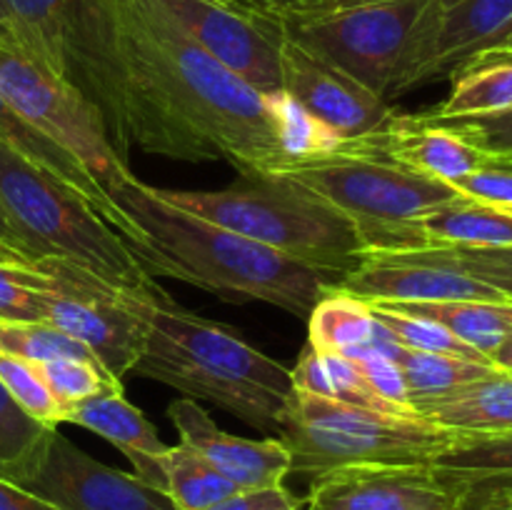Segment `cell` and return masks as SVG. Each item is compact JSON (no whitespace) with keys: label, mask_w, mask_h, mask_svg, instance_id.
<instances>
[{"label":"cell","mask_w":512,"mask_h":510,"mask_svg":"<svg viewBox=\"0 0 512 510\" xmlns=\"http://www.w3.org/2000/svg\"><path fill=\"white\" fill-rule=\"evenodd\" d=\"M273 510H300V508H273Z\"/></svg>","instance_id":"f907efd6"},{"label":"cell","mask_w":512,"mask_h":510,"mask_svg":"<svg viewBox=\"0 0 512 510\" xmlns=\"http://www.w3.org/2000/svg\"><path fill=\"white\" fill-rule=\"evenodd\" d=\"M510 213H512V208H510Z\"/></svg>","instance_id":"816d5d0a"},{"label":"cell","mask_w":512,"mask_h":510,"mask_svg":"<svg viewBox=\"0 0 512 510\" xmlns=\"http://www.w3.org/2000/svg\"><path fill=\"white\" fill-rule=\"evenodd\" d=\"M215 3L230 5V8H238V10H248V13H265L255 0H215Z\"/></svg>","instance_id":"7dc6e473"},{"label":"cell","mask_w":512,"mask_h":510,"mask_svg":"<svg viewBox=\"0 0 512 510\" xmlns=\"http://www.w3.org/2000/svg\"><path fill=\"white\" fill-rule=\"evenodd\" d=\"M110 198L150 243L145 268L210 290L220 298L263 300L308 318L313 305L338 288L343 273L308 265L168 203L158 188L125 173Z\"/></svg>","instance_id":"6da1fadb"},{"label":"cell","mask_w":512,"mask_h":510,"mask_svg":"<svg viewBox=\"0 0 512 510\" xmlns=\"http://www.w3.org/2000/svg\"><path fill=\"white\" fill-rule=\"evenodd\" d=\"M0 258L5 260H28V263H35L33 255L25 250V245L20 243V238L15 235V230L10 228L8 218L0 210Z\"/></svg>","instance_id":"ee69618b"},{"label":"cell","mask_w":512,"mask_h":510,"mask_svg":"<svg viewBox=\"0 0 512 510\" xmlns=\"http://www.w3.org/2000/svg\"><path fill=\"white\" fill-rule=\"evenodd\" d=\"M0 95L35 130L80 160L108 195L130 170L93 105L30 55L8 25H0Z\"/></svg>","instance_id":"9c48e42d"},{"label":"cell","mask_w":512,"mask_h":510,"mask_svg":"<svg viewBox=\"0 0 512 510\" xmlns=\"http://www.w3.org/2000/svg\"><path fill=\"white\" fill-rule=\"evenodd\" d=\"M453 188L468 198L480 203L495 205V208H512V158L490 155L478 170L465 178L455 180Z\"/></svg>","instance_id":"74e56055"},{"label":"cell","mask_w":512,"mask_h":510,"mask_svg":"<svg viewBox=\"0 0 512 510\" xmlns=\"http://www.w3.org/2000/svg\"><path fill=\"white\" fill-rule=\"evenodd\" d=\"M305 510H460V490L430 465H365L320 475Z\"/></svg>","instance_id":"9a60e30c"},{"label":"cell","mask_w":512,"mask_h":510,"mask_svg":"<svg viewBox=\"0 0 512 510\" xmlns=\"http://www.w3.org/2000/svg\"><path fill=\"white\" fill-rule=\"evenodd\" d=\"M375 308L420 315L445 325L463 343L490 360L512 335V300H445V303H370Z\"/></svg>","instance_id":"603a6c76"},{"label":"cell","mask_w":512,"mask_h":510,"mask_svg":"<svg viewBox=\"0 0 512 510\" xmlns=\"http://www.w3.org/2000/svg\"><path fill=\"white\" fill-rule=\"evenodd\" d=\"M445 260L458 265L473 278L493 285L512 300V245L500 248H463V245H435Z\"/></svg>","instance_id":"8d00e7d4"},{"label":"cell","mask_w":512,"mask_h":510,"mask_svg":"<svg viewBox=\"0 0 512 510\" xmlns=\"http://www.w3.org/2000/svg\"><path fill=\"white\" fill-rule=\"evenodd\" d=\"M430 468L445 480L512 478V430L505 433H455L435 455Z\"/></svg>","instance_id":"f546056e"},{"label":"cell","mask_w":512,"mask_h":510,"mask_svg":"<svg viewBox=\"0 0 512 510\" xmlns=\"http://www.w3.org/2000/svg\"><path fill=\"white\" fill-rule=\"evenodd\" d=\"M263 103L275 145L283 153L285 165L333 155L348 143L333 128H328L323 120L308 113L288 90L280 88L275 93H265Z\"/></svg>","instance_id":"484cf974"},{"label":"cell","mask_w":512,"mask_h":510,"mask_svg":"<svg viewBox=\"0 0 512 510\" xmlns=\"http://www.w3.org/2000/svg\"><path fill=\"white\" fill-rule=\"evenodd\" d=\"M48 383L50 393L58 400L60 410L78 400L95 398V395L123 393V383L115 380L100 363L88 360H55V363L38 365Z\"/></svg>","instance_id":"e575fe53"},{"label":"cell","mask_w":512,"mask_h":510,"mask_svg":"<svg viewBox=\"0 0 512 510\" xmlns=\"http://www.w3.org/2000/svg\"><path fill=\"white\" fill-rule=\"evenodd\" d=\"M0 140H3L5 145H10L13 150H18V153L23 155V158H28L30 163L40 165V168L48 170L50 175L63 180V183L68 185V188H73L80 198L88 200L95 208V213H98L110 228H115L125 240H128L135 258L143 265L148 263L150 243L143 235V230H140L138 225L120 210V205L95 183V178L88 173V168H85L80 160H75L73 155H70L68 150L60 148L58 143L45 138L40 130H35L23 115H18L8 103H5L3 95H0Z\"/></svg>","instance_id":"ac0fdd59"},{"label":"cell","mask_w":512,"mask_h":510,"mask_svg":"<svg viewBox=\"0 0 512 510\" xmlns=\"http://www.w3.org/2000/svg\"><path fill=\"white\" fill-rule=\"evenodd\" d=\"M505 45H508V48H512V35H510L508 40H505Z\"/></svg>","instance_id":"681fc988"},{"label":"cell","mask_w":512,"mask_h":510,"mask_svg":"<svg viewBox=\"0 0 512 510\" xmlns=\"http://www.w3.org/2000/svg\"><path fill=\"white\" fill-rule=\"evenodd\" d=\"M278 438L290 450V475L315 480L365 465H430L455 430L418 413H378L295 390Z\"/></svg>","instance_id":"52a82bcc"},{"label":"cell","mask_w":512,"mask_h":510,"mask_svg":"<svg viewBox=\"0 0 512 510\" xmlns=\"http://www.w3.org/2000/svg\"><path fill=\"white\" fill-rule=\"evenodd\" d=\"M0 353L15 355L35 365L55 363V360L98 363V358L80 340L70 338L68 333L45 320H33V323L0 320Z\"/></svg>","instance_id":"1f68e13d"},{"label":"cell","mask_w":512,"mask_h":510,"mask_svg":"<svg viewBox=\"0 0 512 510\" xmlns=\"http://www.w3.org/2000/svg\"><path fill=\"white\" fill-rule=\"evenodd\" d=\"M413 410L455 433H505L512 430V373L495 370L450 393L415 400Z\"/></svg>","instance_id":"44dd1931"},{"label":"cell","mask_w":512,"mask_h":510,"mask_svg":"<svg viewBox=\"0 0 512 510\" xmlns=\"http://www.w3.org/2000/svg\"><path fill=\"white\" fill-rule=\"evenodd\" d=\"M440 123H445L450 130L463 135L468 143H473L483 153L512 158V110L495 115H478V118H448L440 120Z\"/></svg>","instance_id":"f35d334b"},{"label":"cell","mask_w":512,"mask_h":510,"mask_svg":"<svg viewBox=\"0 0 512 510\" xmlns=\"http://www.w3.org/2000/svg\"><path fill=\"white\" fill-rule=\"evenodd\" d=\"M300 500L290 493L285 485H273V488L258 490H240L230 498L220 500L218 505L208 510H273V508H300Z\"/></svg>","instance_id":"b9f144b4"},{"label":"cell","mask_w":512,"mask_h":510,"mask_svg":"<svg viewBox=\"0 0 512 510\" xmlns=\"http://www.w3.org/2000/svg\"><path fill=\"white\" fill-rule=\"evenodd\" d=\"M0 210L35 260L65 258L120 288L153 283L128 240L73 188L0 140Z\"/></svg>","instance_id":"8992f818"},{"label":"cell","mask_w":512,"mask_h":510,"mask_svg":"<svg viewBox=\"0 0 512 510\" xmlns=\"http://www.w3.org/2000/svg\"><path fill=\"white\" fill-rule=\"evenodd\" d=\"M430 0H323L275 10L288 40L388 100Z\"/></svg>","instance_id":"ba28073f"},{"label":"cell","mask_w":512,"mask_h":510,"mask_svg":"<svg viewBox=\"0 0 512 510\" xmlns=\"http://www.w3.org/2000/svg\"><path fill=\"white\" fill-rule=\"evenodd\" d=\"M0 385L8 390L10 398L40 423L58 428L60 425V405L55 395L50 393L43 373L35 363H28L15 355L0 353Z\"/></svg>","instance_id":"d590c367"},{"label":"cell","mask_w":512,"mask_h":510,"mask_svg":"<svg viewBox=\"0 0 512 510\" xmlns=\"http://www.w3.org/2000/svg\"><path fill=\"white\" fill-rule=\"evenodd\" d=\"M283 90H288L308 113L323 120L340 138L355 140L378 133L393 118L388 100L365 85L308 53L283 35L280 45Z\"/></svg>","instance_id":"2e32d148"},{"label":"cell","mask_w":512,"mask_h":510,"mask_svg":"<svg viewBox=\"0 0 512 510\" xmlns=\"http://www.w3.org/2000/svg\"><path fill=\"white\" fill-rule=\"evenodd\" d=\"M265 13H275V10H288V8H303V5L323 3V0H255Z\"/></svg>","instance_id":"bcb514c9"},{"label":"cell","mask_w":512,"mask_h":510,"mask_svg":"<svg viewBox=\"0 0 512 510\" xmlns=\"http://www.w3.org/2000/svg\"><path fill=\"white\" fill-rule=\"evenodd\" d=\"M168 418L180 433V443L190 445L213 468L240 490H258L283 485L290 475V450L280 438L248 440L230 435L198 405V400L180 398L168 405Z\"/></svg>","instance_id":"e0dca14e"},{"label":"cell","mask_w":512,"mask_h":510,"mask_svg":"<svg viewBox=\"0 0 512 510\" xmlns=\"http://www.w3.org/2000/svg\"><path fill=\"white\" fill-rule=\"evenodd\" d=\"M512 35V0H430L428 13L390 95L450 78L475 53Z\"/></svg>","instance_id":"7c38bea8"},{"label":"cell","mask_w":512,"mask_h":510,"mask_svg":"<svg viewBox=\"0 0 512 510\" xmlns=\"http://www.w3.org/2000/svg\"><path fill=\"white\" fill-rule=\"evenodd\" d=\"M375 315L370 303L330 288L308 315V345L320 353H345L373 335Z\"/></svg>","instance_id":"83f0119b"},{"label":"cell","mask_w":512,"mask_h":510,"mask_svg":"<svg viewBox=\"0 0 512 510\" xmlns=\"http://www.w3.org/2000/svg\"><path fill=\"white\" fill-rule=\"evenodd\" d=\"M398 365L403 368L405 383H408L410 403L450 393L460 385L473 383V380H480L498 370L490 363H475V360L455 358V355L418 353V350L405 348L398 355Z\"/></svg>","instance_id":"4dcf8cb0"},{"label":"cell","mask_w":512,"mask_h":510,"mask_svg":"<svg viewBox=\"0 0 512 510\" xmlns=\"http://www.w3.org/2000/svg\"><path fill=\"white\" fill-rule=\"evenodd\" d=\"M170 18L218 63L260 95L283 88V30L270 13H248L215 0H158Z\"/></svg>","instance_id":"8fae6325"},{"label":"cell","mask_w":512,"mask_h":510,"mask_svg":"<svg viewBox=\"0 0 512 510\" xmlns=\"http://www.w3.org/2000/svg\"><path fill=\"white\" fill-rule=\"evenodd\" d=\"M23 488L58 510H178L165 490L98 463L60 430L50 435L38 473Z\"/></svg>","instance_id":"4fadbf2b"},{"label":"cell","mask_w":512,"mask_h":510,"mask_svg":"<svg viewBox=\"0 0 512 510\" xmlns=\"http://www.w3.org/2000/svg\"><path fill=\"white\" fill-rule=\"evenodd\" d=\"M0 510H58L20 485L0 480Z\"/></svg>","instance_id":"7bdbcfd3"},{"label":"cell","mask_w":512,"mask_h":510,"mask_svg":"<svg viewBox=\"0 0 512 510\" xmlns=\"http://www.w3.org/2000/svg\"><path fill=\"white\" fill-rule=\"evenodd\" d=\"M55 430L30 418L0 385V480L23 488L38 473Z\"/></svg>","instance_id":"4316f807"},{"label":"cell","mask_w":512,"mask_h":510,"mask_svg":"<svg viewBox=\"0 0 512 510\" xmlns=\"http://www.w3.org/2000/svg\"><path fill=\"white\" fill-rule=\"evenodd\" d=\"M430 248L463 245V248H500L512 245V213L480 203L468 195H455L420 220Z\"/></svg>","instance_id":"cb8c5ba5"},{"label":"cell","mask_w":512,"mask_h":510,"mask_svg":"<svg viewBox=\"0 0 512 510\" xmlns=\"http://www.w3.org/2000/svg\"><path fill=\"white\" fill-rule=\"evenodd\" d=\"M290 378H293V390H300V393L358 405V408L378 410V413L413 415L403 413L395 405H390L388 400L380 398L370 388L368 380H365L360 365L340 353H320V350H313L310 345H305L298 365L290 370Z\"/></svg>","instance_id":"d4e9b609"},{"label":"cell","mask_w":512,"mask_h":510,"mask_svg":"<svg viewBox=\"0 0 512 510\" xmlns=\"http://www.w3.org/2000/svg\"><path fill=\"white\" fill-rule=\"evenodd\" d=\"M355 363L360 365L365 380L380 398L388 400L390 405H395L403 413H415L413 403H410L408 383H405L403 368L398 365V360L388 358V355H368V358H358Z\"/></svg>","instance_id":"ab89813d"},{"label":"cell","mask_w":512,"mask_h":510,"mask_svg":"<svg viewBox=\"0 0 512 510\" xmlns=\"http://www.w3.org/2000/svg\"><path fill=\"white\" fill-rule=\"evenodd\" d=\"M35 263L48 275L45 323L80 340L115 380L133 373L148 333L130 300L135 288H120L55 255Z\"/></svg>","instance_id":"30bf717a"},{"label":"cell","mask_w":512,"mask_h":510,"mask_svg":"<svg viewBox=\"0 0 512 510\" xmlns=\"http://www.w3.org/2000/svg\"><path fill=\"white\" fill-rule=\"evenodd\" d=\"M460 490V510H512V478L450 480Z\"/></svg>","instance_id":"60d3db41"},{"label":"cell","mask_w":512,"mask_h":510,"mask_svg":"<svg viewBox=\"0 0 512 510\" xmlns=\"http://www.w3.org/2000/svg\"><path fill=\"white\" fill-rule=\"evenodd\" d=\"M48 275L38 263L0 258V320H45Z\"/></svg>","instance_id":"836d02e7"},{"label":"cell","mask_w":512,"mask_h":510,"mask_svg":"<svg viewBox=\"0 0 512 510\" xmlns=\"http://www.w3.org/2000/svg\"><path fill=\"white\" fill-rule=\"evenodd\" d=\"M512 110V48L498 45L475 53L450 73V93L430 118H478Z\"/></svg>","instance_id":"7402d4cb"},{"label":"cell","mask_w":512,"mask_h":510,"mask_svg":"<svg viewBox=\"0 0 512 510\" xmlns=\"http://www.w3.org/2000/svg\"><path fill=\"white\" fill-rule=\"evenodd\" d=\"M278 170L335 205L355 225L365 253L430 248L420 220L460 195L453 185L395 163L375 145L373 133L348 140L333 155Z\"/></svg>","instance_id":"5b68a950"},{"label":"cell","mask_w":512,"mask_h":510,"mask_svg":"<svg viewBox=\"0 0 512 510\" xmlns=\"http://www.w3.org/2000/svg\"><path fill=\"white\" fill-rule=\"evenodd\" d=\"M60 423L93 430L130 460L133 473L140 480L165 490L163 455L168 445L160 440L155 425L123 398V393L95 395V398L65 405L60 410Z\"/></svg>","instance_id":"ffe728a7"},{"label":"cell","mask_w":512,"mask_h":510,"mask_svg":"<svg viewBox=\"0 0 512 510\" xmlns=\"http://www.w3.org/2000/svg\"><path fill=\"white\" fill-rule=\"evenodd\" d=\"M5 10L10 33L93 105L128 163L138 108L115 0H5Z\"/></svg>","instance_id":"3957f363"},{"label":"cell","mask_w":512,"mask_h":510,"mask_svg":"<svg viewBox=\"0 0 512 510\" xmlns=\"http://www.w3.org/2000/svg\"><path fill=\"white\" fill-rule=\"evenodd\" d=\"M165 493L178 510H208L220 500L240 493L233 480L225 478L190 445H168L163 455Z\"/></svg>","instance_id":"f1b7e54d"},{"label":"cell","mask_w":512,"mask_h":510,"mask_svg":"<svg viewBox=\"0 0 512 510\" xmlns=\"http://www.w3.org/2000/svg\"><path fill=\"white\" fill-rule=\"evenodd\" d=\"M130 300L148 328L135 375L170 385L190 400H208L278 438L295 395L290 368L228 325L185 310L155 280L135 288Z\"/></svg>","instance_id":"7a4b0ae2"},{"label":"cell","mask_w":512,"mask_h":510,"mask_svg":"<svg viewBox=\"0 0 512 510\" xmlns=\"http://www.w3.org/2000/svg\"><path fill=\"white\" fill-rule=\"evenodd\" d=\"M370 308H373L375 320L388 328V333L393 335V340L400 348L418 350V353L455 355V358L475 360V363H490L483 353L470 348L468 343H463L458 335H453L445 325L435 323V320L420 318V315L398 313V310L375 308V305H370Z\"/></svg>","instance_id":"d6a6232c"},{"label":"cell","mask_w":512,"mask_h":510,"mask_svg":"<svg viewBox=\"0 0 512 510\" xmlns=\"http://www.w3.org/2000/svg\"><path fill=\"white\" fill-rule=\"evenodd\" d=\"M490 363H493L498 370H503V373H512V335L510 338H505L503 343L493 350Z\"/></svg>","instance_id":"f6af8a7d"},{"label":"cell","mask_w":512,"mask_h":510,"mask_svg":"<svg viewBox=\"0 0 512 510\" xmlns=\"http://www.w3.org/2000/svg\"><path fill=\"white\" fill-rule=\"evenodd\" d=\"M375 145L395 163L453 185L490 158L480 148L428 115H395L373 133Z\"/></svg>","instance_id":"d6986e66"},{"label":"cell","mask_w":512,"mask_h":510,"mask_svg":"<svg viewBox=\"0 0 512 510\" xmlns=\"http://www.w3.org/2000/svg\"><path fill=\"white\" fill-rule=\"evenodd\" d=\"M158 193L188 213L318 268L348 275L365 255L355 225L283 170H238L225 188Z\"/></svg>","instance_id":"277c9868"},{"label":"cell","mask_w":512,"mask_h":510,"mask_svg":"<svg viewBox=\"0 0 512 510\" xmlns=\"http://www.w3.org/2000/svg\"><path fill=\"white\" fill-rule=\"evenodd\" d=\"M345 293L365 303H445V300H508L493 285L445 260L438 248L375 250L340 280Z\"/></svg>","instance_id":"5bb4252c"},{"label":"cell","mask_w":512,"mask_h":510,"mask_svg":"<svg viewBox=\"0 0 512 510\" xmlns=\"http://www.w3.org/2000/svg\"><path fill=\"white\" fill-rule=\"evenodd\" d=\"M0 25H8V10H5V0H0Z\"/></svg>","instance_id":"c3c4849f"}]
</instances>
